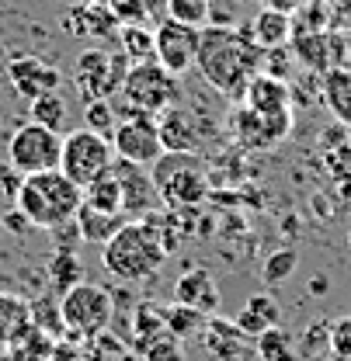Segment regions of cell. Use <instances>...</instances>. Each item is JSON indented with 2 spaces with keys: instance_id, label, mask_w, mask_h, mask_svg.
Masks as SVG:
<instances>
[{
  "instance_id": "5",
  "label": "cell",
  "mask_w": 351,
  "mask_h": 361,
  "mask_svg": "<svg viewBox=\"0 0 351 361\" xmlns=\"http://www.w3.org/2000/svg\"><path fill=\"white\" fill-rule=\"evenodd\" d=\"M59 316H63L70 341H94L112 326L115 299L108 288H101L94 281H77L73 288H66L59 295Z\"/></svg>"
},
{
  "instance_id": "27",
  "label": "cell",
  "mask_w": 351,
  "mask_h": 361,
  "mask_svg": "<svg viewBox=\"0 0 351 361\" xmlns=\"http://www.w3.org/2000/svg\"><path fill=\"white\" fill-rule=\"evenodd\" d=\"M112 7V14L119 18V25H157V11L164 7V0H105Z\"/></svg>"
},
{
  "instance_id": "25",
  "label": "cell",
  "mask_w": 351,
  "mask_h": 361,
  "mask_svg": "<svg viewBox=\"0 0 351 361\" xmlns=\"http://www.w3.org/2000/svg\"><path fill=\"white\" fill-rule=\"evenodd\" d=\"M28 115H32V122H39L45 129L63 133L66 129V118H70V104H66V97L59 90H52V94H42V97H35L28 104Z\"/></svg>"
},
{
  "instance_id": "10",
  "label": "cell",
  "mask_w": 351,
  "mask_h": 361,
  "mask_svg": "<svg viewBox=\"0 0 351 361\" xmlns=\"http://www.w3.org/2000/svg\"><path fill=\"white\" fill-rule=\"evenodd\" d=\"M112 146H115L119 160H129V164H139V167H153L167 153L164 142H160L157 118L139 115L132 108H126V118H119V126L112 133Z\"/></svg>"
},
{
  "instance_id": "36",
  "label": "cell",
  "mask_w": 351,
  "mask_h": 361,
  "mask_svg": "<svg viewBox=\"0 0 351 361\" xmlns=\"http://www.w3.org/2000/svg\"><path fill=\"white\" fill-rule=\"evenodd\" d=\"M327 288H331V281H327V278H323V274H316V278H313V281H309V295H323V292H327Z\"/></svg>"
},
{
  "instance_id": "15",
  "label": "cell",
  "mask_w": 351,
  "mask_h": 361,
  "mask_svg": "<svg viewBox=\"0 0 351 361\" xmlns=\"http://www.w3.org/2000/svg\"><path fill=\"white\" fill-rule=\"evenodd\" d=\"M174 302L191 306V310H198V313H206V316H216V310H220L216 278L202 268L181 271V278H177V285H174Z\"/></svg>"
},
{
  "instance_id": "24",
  "label": "cell",
  "mask_w": 351,
  "mask_h": 361,
  "mask_svg": "<svg viewBox=\"0 0 351 361\" xmlns=\"http://www.w3.org/2000/svg\"><path fill=\"white\" fill-rule=\"evenodd\" d=\"M254 355H258V361H299L296 337L289 330H282V326L264 330L261 337L254 341Z\"/></svg>"
},
{
  "instance_id": "17",
  "label": "cell",
  "mask_w": 351,
  "mask_h": 361,
  "mask_svg": "<svg viewBox=\"0 0 351 361\" xmlns=\"http://www.w3.org/2000/svg\"><path fill=\"white\" fill-rule=\"evenodd\" d=\"M233 323L240 326V334H244V337L258 341L264 330L282 326V306H278V299H275V295H268V292H254V295L240 306V313L233 316Z\"/></svg>"
},
{
  "instance_id": "37",
  "label": "cell",
  "mask_w": 351,
  "mask_h": 361,
  "mask_svg": "<svg viewBox=\"0 0 351 361\" xmlns=\"http://www.w3.org/2000/svg\"><path fill=\"white\" fill-rule=\"evenodd\" d=\"M119 361H143V358H139V355H122Z\"/></svg>"
},
{
  "instance_id": "38",
  "label": "cell",
  "mask_w": 351,
  "mask_h": 361,
  "mask_svg": "<svg viewBox=\"0 0 351 361\" xmlns=\"http://www.w3.org/2000/svg\"><path fill=\"white\" fill-rule=\"evenodd\" d=\"M237 7H244V4H261V0H233Z\"/></svg>"
},
{
  "instance_id": "14",
  "label": "cell",
  "mask_w": 351,
  "mask_h": 361,
  "mask_svg": "<svg viewBox=\"0 0 351 361\" xmlns=\"http://www.w3.org/2000/svg\"><path fill=\"white\" fill-rule=\"evenodd\" d=\"M7 77H11V87L18 90L21 97H28V101H35L42 94H52L63 84V73L56 66H49L45 59H39V56H18L7 66Z\"/></svg>"
},
{
  "instance_id": "16",
  "label": "cell",
  "mask_w": 351,
  "mask_h": 361,
  "mask_svg": "<svg viewBox=\"0 0 351 361\" xmlns=\"http://www.w3.org/2000/svg\"><path fill=\"white\" fill-rule=\"evenodd\" d=\"M157 129H160V142L167 153H195L198 149V126H195V115L188 108H167L157 115Z\"/></svg>"
},
{
  "instance_id": "33",
  "label": "cell",
  "mask_w": 351,
  "mask_h": 361,
  "mask_svg": "<svg viewBox=\"0 0 351 361\" xmlns=\"http://www.w3.org/2000/svg\"><path fill=\"white\" fill-rule=\"evenodd\" d=\"M115 126H119V115H115L112 101H88L84 104V129H94V133L112 139Z\"/></svg>"
},
{
  "instance_id": "7",
  "label": "cell",
  "mask_w": 351,
  "mask_h": 361,
  "mask_svg": "<svg viewBox=\"0 0 351 361\" xmlns=\"http://www.w3.org/2000/svg\"><path fill=\"white\" fill-rule=\"evenodd\" d=\"M132 59L122 49H84L73 63V84L81 90L84 104L88 101H112L122 94V84L129 77Z\"/></svg>"
},
{
  "instance_id": "34",
  "label": "cell",
  "mask_w": 351,
  "mask_h": 361,
  "mask_svg": "<svg viewBox=\"0 0 351 361\" xmlns=\"http://www.w3.org/2000/svg\"><path fill=\"white\" fill-rule=\"evenodd\" d=\"M331 361H351V316H338L331 323Z\"/></svg>"
},
{
  "instance_id": "18",
  "label": "cell",
  "mask_w": 351,
  "mask_h": 361,
  "mask_svg": "<svg viewBox=\"0 0 351 361\" xmlns=\"http://www.w3.org/2000/svg\"><path fill=\"white\" fill-rule=\"evenodd\" d=\"M202 334H206V348H209V355L216 361H237L244 355V341H251V337H244L240 334V326L233 323V319H206V326H202Z\"/></svg>"
},
{
  "instance_id": "39",
  "label": "cell",
  "mask_w": 351,
  "mask_h": 361,
  "mask_svg": "<svg viewBox=\"0 0 351 361\" xmlns=\"http://www.w3.org/2000/svg\"><path fill=\"white\" fill-rule=\"evenodd\" d=\"M348 243H351V229H348Z\"/></svg>"
},
{
  "instance_id": "2",
  "label": "cell",
  "mask_w": 351,
  "mask_h": 361,
  "mask_svg": "<svg viewBox=\"0 0 351 361\" xmlns=\"http://www.w3.org/2000/svg\"><path fill=\"white\" fill-rule=\"evenodd\" d=\"M18 212L28 219L35 229H59L77 219L81 205H84V188L73 184L63 171H45V174H28L18 184L14 195Z\"/></svg>"
},
{
  "instance_id": "23",
  "label": "cell",
  "mask_w": 351,
  "mask_h": 361,
  "mask_svg": "<svg viewBox=\"0 0 351 361\" xmlns=\"http://www.w3.org/2000/svg\"><path fill=\"white\" fill-rule=\"evenodd\" d=\"M323 97H327V108L334 111V118L351 129V73L348 70H331L327 73Z\"/></svg>"
},
{
  "instance_id": "32",
  "label": "cell",
  "mask_w": 351,
  "mask_h": 361,
  "mask_svg": "<svg viewBox=\"0 0 351 361\" xmlns=\"http://www.w3.org/2000/svg\"><path fill=\"white\" fill-rule=\"evenodd\" d=\"M299 271V254L296 250H275L264 261V281L268 285H285L289 278H296Z\"/></svg>"
},
{
  "instance_id": "1",
  "label": "cell",
  "mask_w": 351,
  "mask_h": 361,
  "mask_svg": "<svg viewBox=\"0 0 351 361\" xmlns=\"http://www.w3.org/2000/svg\"><path fill=\"white\" fill-rule=\"evenodd\" d=\"M195 70L213 90L226 97H244L251 80L264 73V49L254 42L251 28L240 25H209L202 28Z\"/></svg>"
},
{
  "instance_id": "26",
  "label": "cell",
  "mask_w": 351,
  "mask_h": 361,
  "mask_svg": "<svg viewBox=\"0 0 351 361\" xmlns=\"http://www.w3.org/2000/svg\"><path fill=\"white\" fill-rule=\"evenodd\" d=\"M84 202L94 205V209H101V212H108V216H122V188H119V178L108 171L105 178H97L94 184L84 188ZM126 219V216H122Z\"/></svg>"
},
{
  "instance_id": "6",
  "label": "cell",
  "mask_w": 351,
  "mask_h": 361,
  "mask_svg": "<svg viewBox=\"0 0 351 361\" xmlns=\"http://www.w3.org/2000/svg\"><path fill=\"white\" fill-rule=\"evenodd\" d=\"M119 97L126 101V108L157 118L160 111L181 104V84H177L174 73L164 70L157 59H146V63H132L129 66V77H126Z\"/></svg>"
},
{
  "instance_id": "9",
  "label": "cell",
  "mask_w": 351,
  "mask_h": 361,
  "mask_svg": "<svg viewBox=\"0 0 351 361\" xmlns=\"http://www.w3.org/2000/svg\"><path fill=\"white\" fill-rule=\"evenodd\" d=\"M59 157H63V133L45 129L39 122H25L18 126L7 139V164L28 178V174H45V171H59Z\"/></svg>"
},
{
  "instance_id": "35",
  "label": "cell",
  "mask_w": 351,
  "mask_h": 361,
  "mask_svg": "<svg viewBox=\"0 0 351 361\" xmlns=\"http://www.w3.org/2000/svg\"><path fill=\"white\" fill-rule=\"evenodd\" d=\"M307 0H261V7H271V11H282V14H296Z\"/></svg>"
},
{
  "instance_id": "13",
  "label": "cell",
  "mask_w": 351,
  "mask_h": 361,
  "mask_svg": "<svg viewBox=\"0 0 351 361\" xmlns=\"http://www.w3.org/2000/svg\"><path fill=\"white\" fill-rule=\"evenodd\" d=\"M112 174L119 178V188H122V216H126V223H143L146 216H153L164 205L160 195H157L150 167H139V164H129V160L115 157Z\"/></svg>"
},
{
  "instance_id": "28",
  "label": "cell",
  "mask_w": 351,
  "mask_h": 361,
  "mask_svg": "<svg viewBox=\"0 0 351 361\" xmlns=\"http://www.w3.org/2000/svg\"><path fill=\"white\" fill-rule=\"evenodd\" d=\"M119 42H122V52L132 63L153 59V25H122Z\"/></svg>"
},
{
  "instance_id": "3",
  "label": "cell",
  "mask_w": 351,
  "mask_h": 361,
  "mask_svg": "<svg viewBox=\"0 0 351 361\" xmlns=\"http://www.w3.org/2000/svg\"><path fill=\"white\" fill-rule=\"evenodd\" d=\"M167 257L171 254L164 250V243L146 223H122L115 229V236L101 247V264L122 285H143L157 278Z\"/></svg>"
},
{
  "instance_id": "19",
  "label": "cell",
  "mask_w": 351,
  "mask_h": 361,
  "mask_svg": "<svg viewBox=\"0 0 351 361\" xmlns=\"http://www.w3.org/2000/svg\"><path fill=\"white\" fill-rule=\"evenodd\" d=\"M32 330V306L14 292H0V348H14Z\"/></svg>"
},
{
  "instance_id": "22",
  "label": "cell",
  "mask_w": 351,
  "mask_h": 361,
  "mask_svg": "<svg viewBox=\"0 0 351 361\" xmlns=\"http://www.w3.org/2000/svg\"><path fill=\"white\" fill-rule=\"evenodd\" d=\"M331 323L334 319H313L303 326V334L296 337V351L299 361H331Z\"/></svg>"
},
{
  "instance_id": "20",
  "label": "cell",
  "mask_w": 351,
  "mask_h": 361,
  "mask_svg": "<svg viewBox=\"0 0 351 361\" xmlns=\"http://www.w3.org/2000/svg\"><path fill=\"white\" fill-rule=\"evenodd\" d=\"M247 28H251L254 42L261 45L264 52H271V49H282V45L292 39V14H282V11L261 7Z\"/></svg>"
},
{
  "instance_id": "30",
  "label": "cell",
  "mask_w": 351,
  "mask_h": 361,
  "mask_svg": "<svg viewBox=\"0 0 351 361\" xmlns=\"http://www.w3.org/2000/svg\"><path fill=\"white\" fill-rule=\"evenodd\" d=\"M164 11H167V18H174V21H181V25L209 28L213 0H164Z\"/></svg>"
},
{
  "instance_id": "29",
  "label": "cell",
  "mask_w": 351,
  "mask_h": 361,
  "mask_svg": "<svg viewBox=\"0 0 351 361\" xmlns=\"http://www.w3.org/2000/svg\"><path fill=\"white\" fill-rule=\"evenodd\" d=\"M206 319H209L206 313H198V310H191V306H181V302H174V306H167V310H164V323H167V330L174 334L177 341L202 334Z\"/></svg>"
},
{
  "instance_id": "11",
  "label": "cell",
  "mask_w": 351,
  "mask_h": 361,
  "mask_svg": "<svg viewBox=\"0 0 351 361\" xmlns=\"http://www.w3.org/2000/svg\"><path fill=\"white\" fill-rule=\"evenodd\" d=\"M198 39H202V28L181 25L174 18H160L153 25V59L174 77H184L188 70H195Z\"/></svg>"
},
{
  "instance_id": "12",
  "label": "cell",
  "mask_w": 351,
  "mask_h": 361,
  "mask_svg": "<svg viewBox=\"0 0 351 361\" xmlns=\"http://www.w3.org/2000/svg\"><path fill=\"white\" fill-rule=\"evenodd\" d=\"M289 87L282 77H271V73H258L251 80V87L244 90V108L254 111L258 118L268 122V129L278 135V142L289 135L292 129V115H289Z\"/></svg>"
},
{
  "instance_id": "4",
  "label": "cell",
  "mask_w": 351,
  "mask_h": 361,
  "mask_svg": "<svg viewBox=\"0 0 351 361\" xmlns=\"http://www.w3.org/2000/svg\"><path fill=\"white\" fill-rule=\"evenodd\" d=\"M150 174H153L160 202L174 212L198 209L209 198V174L198 153H164L150 167Z\"/></svg>"
},
{
  "instance_id": "8",
  "label": "cell",
  "mask_w": 351,
  "mask_h": 361,
  "mask_svg": "<svg viewBox=\"0 0 351 361\" xmlns=\"http://www.w3.org/2000/svg\"><path fill=\"white\" fill-rule=\"evenodd\" d=\"M115 167V146L112 139L94 129H70L63 133V157H59V171L73 184L88 188L97 178H105Z\"/></svg>"
},
{
  "instance_id": "21",
  "label": "cell",
  "mask_w": 351,
  "mask_h": 361,
  "mask_svg": "<svg viewBox=\"0 0 351 361\" xmlns=\"http://www.w3.org/2000/svg\"><path fill=\"white\" fill-rule=\"evenodd\" d=\"M77 229H81V240L84 243H108L112 236H115V229L122 226V216H108V212H101V209H94V205H81V212H77Z\"/></svg>"
},
{
  "instance_id": "31",
  "label": "cell",
  "mask_w": 351,
  "mask_h": 361,
  "mask_svg": "<svg viewBox=\"0 0 351 361\" xmlns=\"http://www.w3.org/2000/svg\"><path fill=\"white\" fill-rule=\"evenodd\" d=\"M49 274H52V281H56V288H59V295H63L66 288H73V285L84 278V268H81V261L73 257V250H66V247H63V250L52 257Z\"/></svg>"
}]
</instances>
